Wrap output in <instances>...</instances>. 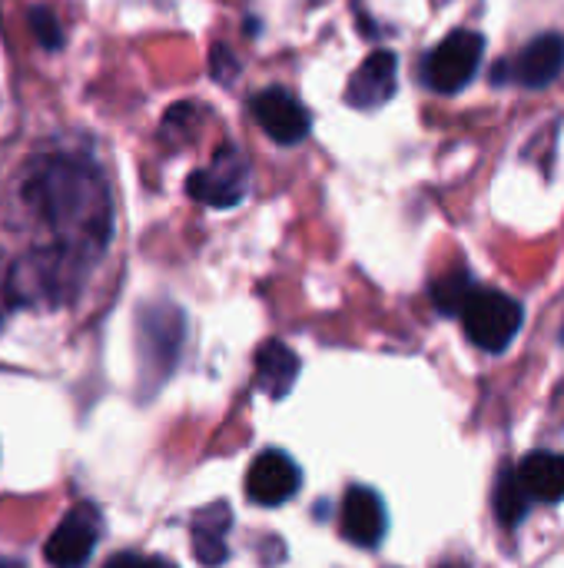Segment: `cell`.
I'll return each mask as SVG.
<instances>
[{
	"mask_svg": "<svg viewBox=\"0 0 564 568\" xmlns=\"http://www.w3.org/2000/svg\"><path fill=\"white\" fill-rule=\"evenodd\" d=\"M459 316H462L465 336L485 353H505L525 323V310L515 296L502 290H485V286L472 290Z\"/></svg>",
	"mask_w": 564,
	"mask_h": 568,
	"instance_id": "cell-2",
	"label": "cell"
},
{
	"mask_svg": "<svg viewBox=\"0 0 564 568\" xmlns=\"http://www.w3.org/2000/svg\"><path fill=\"white\" fill-rule=\"evenodd\" d=\"M472 290H475V280H472L469 270H449V273H442L432 283V303H435L439 313L459 316L462 306H465V300L472 296Z\"/></svg>",
	"mask_w": 564,
	"mask_h": 568,
	"instance_id": "cell-15",
	"label": "cell"
},
{
	"mask_svg": "<svg viewBox=\"0 0 564 568\" xmlns=\"http://www.w3.org/2000/svg\"><path fill=\"white\" fill-rule=\"evenodd\" d=\"M492 506H495V516H499V523H502L505 529H515V526L529 516L532 499H529V493H525V486H522L515 466H509V469L499 473Z\"/></svg>",
	"mask_w": 564,
	"mask_h": 568,
	"instance_id": "cell-14",
	"label": "cell"
},
{
	"mask_svg": "<svg viewBox=\"0 0 564 568\" xmlns=\"http://www.w3.org/2000/svg\"><path fill=\"white\" fill-rule=\"evenodd\" d=\"M485 53V37L475 30H452L442 43H435L422 60V83L435 93H459L465 90Z\"/></svg>",
	"mask_w": 564,
	"mask_h": 568,
	"instance_id": "cell-3",
	"label": "cell"
},
{
	"mask_svg": "<svg viewBox=\"0 0 564 568\" xmlns=\"http://www.w3.org/2000/svg\"><path fill=\"white\" fill-rule=\"evenodd\" d=\"M100 532H103L100 509L90 503H80L53 529V536L43 546V556L53 568H83L100 542Z\"/></svg>",
	"mask_w": 564,
	"mask_h": 568,
	"instance_id": "cell-6",
	"label": "cell"
},
{
	"mask_svg": "<svg viewBox=\"0 0 564 568\" xmlns=\"http://www.w3.org/2000/svg\"><path fill=\"white\" fill-rule=\"evenodd\" d=\"M396 77H399V60L392 50H372L359 70L352 73L349 87H346V100L356 110H376L386 100H392L396 93Z\"/></svg>",
	"mask_w": 564,
	"mask_h": 568,
	"instance_id": "cell-10",
	"label": "cell"
},
{
	"mask_svg": "<svg viewBox=\"0 0 564 568\" xmlns=\"http://www.w3.org/2000/svg\"><path fill=\"white\" fill-rule=\"evenodd\" d=\"M253 116L256 123L263 126V133L283 146H293L299 140H306L312 120H309V110L283 87H269V90H259L253 97Z\"/></svg>",
	"mask_w": 564,
	"mask_h": 568,
	"instance_id": "cell-7",
	"label": "cell"
},
{
	"mask_svg": "<svg viewBox=\"0 0 564 568\" xmlns=\"http://www.w3.org/2000/svg\"><path fill=\"white\" fill-rule=\"evenodd\" d=\"M233 526V513L226 503H216V506H206L203 513H196L193 519V552L199 559V566H223L229 559V549H226V532Z\"/></svg>",
	"mask_w": 564,
	"mask_h": 568,
	"instance_id": "cell-12",
	"label": "cell"
},
{
	"mask_svg": "<svg viewBox=\"0 0 564 568\" xmlns=\"http://www.w3.org/2000/svg\"><path fill=\"white\" fill-rule=\"evenodd\" d=\"M103 568H176L173 562H163V559H150V556H136V552H123V556H113Z\"/></svg>",
	"mask_w": 564,
	"mask_h": 568,
	"instance_id": "cell-17",
	"label": "cell"
},
{
	"mask_svg": "<svg viewBox=\"0 0 564 568\" xmlns=\"http://www.w3.org/2000/svg\"><path fill=\"white\" fill-rule=\"evenodd\" d=\"M13 306L17 303H13V290H10V263H3V256H0V323Z\"/></svg>",
	"mask_w": 564,
	"mask_h": 568,
	"instance_id": "cell-18",
	"label": "cell"
},
{
	"mask_svg": "<svg viewBox=\"0 0 564 568\" xmlns=\"http://www.w3.org/2000/svg\"><path fill=\"white\" fill-rule=\"evenodd\" d=\"M299 376V356L279 343V339H269L259 346L256 353V386L269 396V399H283L293 383Z\"/></svg>",
	"mask_w": 564,
	"mask_h": 568,
	"instance_id": "cell-13",
	"label": "cell"
},
{
	"mask_svg": "<svg viewBox=\"0 0 564 568\" xmlns=\"http://www.w3.org/2000/svg\"><path fill=\"white\" fill-rule=\"evenodd\" d=\"M525 493L532 503H562L564 499V456L562 453H529L519 466H515Z\"/></svg>",
	"mask_w": 564,
	"mask_h": 568,
	"instance_id": "cell-11",
	"label": "cell"
},
{
	"mask_svg": "<svg viewBox=\"0 0 564 568\" xmlns=\"http://www.w3.org/2000/svg\"><path fill=\"white\" fill-rule=\"evenodd\" d=\"M439 568H469V562H442Z\"/></svg>",
	"mask_w": 564,
	"mask_h": 568,
	"instance_id": "cell-19",
	"label": "cell"
},
{
	"mask_svg": "<svg viewBox=\"0 0 564 568\" xmlns=\"http://www.w3.org/2000/svg\"><path fill=\"white\" fill-rule=\"evenodd\" d=\"M562 343H564V329H562Z\"/></svg>",
	"mask_w": 564,
	"mask_h": 568,
	"instance_id": "cell-20",
	"label": "cell"
},
{
	"mask_svg": "<svg viewBox=\"0 0 564 568\" xmlns=\"http://www.w3.org/2000/svg\"><path fill=\"white\" fill-rule=\"evenodd\" d=\"M564 73V33H542L529 40L519 53L495 63L492 83H519L529 90H542Z\"/></svg>",
	"mask_w": 564,
	"mask_h": 568,
	"instance_id": "cell-5",
	"label": "cell"
},
{
	"mask_svg": "<svg viewBox=\"0 0 564 568\" xmlns=\"http://www.w3.org/2000/svg\"><path fill=\"white\" fill-rule=\"evenodd\" d=\"M339 526L342 536L359 546V549H376L386 539L389 529V516H386V503L379 499L376 489L369 486H352L342 499L339 509Z\"/></svg>",
	"mask_w": 564,
	"mask_h": 568,
	"instance_id": "cell-9",
	"label": "cell"
},
{
	"mask_svg": "<svg viewBox=\"0 0 564 568\" xmlns=\"http://www.w3.org/2000/svg\"><path fill=\"white\" fill-rule=\"evenodd\" d=\"M30 30H33L37 43H40L43 50H60V47H63V30H60V20H57L53 10L33 7V10H30Z\"/></svg>",
	"mask_w": 564,
	"mask_h": 568,
	"instance_id": "cell-16",
	"label": "cell"
},
{
	"mask_svg": "<svg viewBox=\"0 0 564 568\" xmlns=\"http://www.w3.org/2000/svg\"><path fill=\"white\" fill-rule=\"evenodd\" d=\"M299 486H302V473L283 449L259 453L246 473V496L256 506H283L299 493Z\"/></svg>",
	"mask_w": 564,
	"mask_h": 568,
	"instance_id": "cell-8",
	"label": "cell"
},
{
	"mask_svg": "<svg viewBox=\"0 0 564 568\" xmlns=\"http://www.w3.org/2000/svg\"><path fill=\"white\" fill-rule=\"evenodd\" d=\"M20 210L47 230V243L83 263H93L113 230L110 190L86 156H33L13 183Z\"/></svg>",
	"mask_w": 564,
	"mask_h": 568,
	"instance_id": "cell-1",
	"label": "cell"
},
{
	"mask_svg": "<svg viewBox=\"0 0 564 568\" xmlns=\"http://www.w3.org/2000/svg\"><path fill=\"white\" fill-rule=\"evenodd\" d=\"M246 186H249V163H246V153L233 143L219 146L213 163L189 173L186 180V193L196 203L216 206V210L236 206L246 196Z\"/></svg>",
	"mask_w": 564,
	"mask_h": 568,
	"instance_id": "cell-4",
	"label": "cell"
}]
</instances>
